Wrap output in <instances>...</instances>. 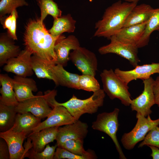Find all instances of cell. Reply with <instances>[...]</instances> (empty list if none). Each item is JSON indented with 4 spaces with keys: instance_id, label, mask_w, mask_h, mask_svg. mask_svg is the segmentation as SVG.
<instances>
[{
    "instance_id": "6da1fadb",
    "label": "cell",
    "mask_w": 159,
    "mask_h": 159,
    "mask_svg": "<svg viewBox=\"0 0 159 159\" xmlns=\"http://www.w3.org/2000/svg\"><path fill=\"white\" fill-rule=\"evenodd\" d=\"M60 36H52L40 18H36L29 20L25 25L24 44L33 54L55 64L57 57L54 47Z\"/></svg>"
},
{
    "instance_id": "7a4b0ae2",
    "label": "cell",
    "mask_w": 159,
    "mask_h": 159,
    "mask_svg": "<svg viewBox=\"0 0 159 159\" xmlns=\"http://www.w3.org/2000/svg\"><path fill=\"white\" fill-rule=\"evenodd\" d=\"M137 4L119 0L108 7L102 19L95 23L94 36L110 39L123 27L127 16Z\"/></svg>"
},
{
    "instance_id": "3957f363",
    "label": "cell",
    "mask_w": 159,
    "mask_h": 159,
    "mask_svg": "<svg viewBox=\"0 0 159 159\" xmlns=\"http://www.w3.org/2000/svg\"><path fill=\"white\" fill-rule=\"evenodd\" d=\"M105 93L103 89H100L86 99H80L73 95L66 102L59 103L56 101L55 104L65 107L77 120L84 114H92L96 112L99 108L103 105Z\"/></svg>"
},
{
    "instance_id": "277c9868",
    "label": "cell",
    "mask_w": 159,
    "mask_h": 159,
    "mask_svg": "<svg viewBox=\"0 0 159 159\" xmlns=\"http://www.w3.org/2000/svg\"><path fill=\"white\" fill-rule=\"evenodd\" d=\"M103 90L112 100L117 98L126 106H130L132 100L128 85L123 82L112 69H104L100 74Z\"/></svg>"
},
{
    "instance_id": "5b68a950",
    "label": "cell",
    "mask_w": 159,
    "mask_h": 159,
    "mask_svg": "<svg viewBox=\"0 0 159 159\" xmlns=\"http://www.w3.org/2000/svg\"><path fill=\"white\" fill-rule=\"evenodd\" d=\"M119 112V109L115 108L112 112L99 114L96 120L92 123V127L94 130L104 132L108 135L114 143L120 158L126 159L116 135L119 126L118 119Z\"/></svg>"
},
{
    "instance_id": "8992f818",
    "label": "cell",
    "mask_w": 159,
    "mask_h": 159,
    "mask_svg": "<svg viewBox=\"0 0 159 159\" xmlns=\"http://www.w3.org/2000/svg\"><path fill=\"white\" fill-rule=\"evenodd\" d=\"M137 123L130 132L123 134L121 141L123 147L126 150L133 149L136 145L143 141L148 133L155 127L159 124V118L152 120L150 115L147 117L137 113Z\"/></svg>"
},
{
    "instance_id": "52a82bcc",
    "label": "cell",
    "mask_w": 159,
    "mask_h": 159,
    "mask_svg": "<svg viewBox=\"0 0 159 159\" xmlns=\"http://www.w3.org/2000/svg\"><path fill=\"white\" fill-rule=\"evenodd\" d=\"M108 44L100 47L98 49L101 54L109 53L116 54L128 60L134 68L140 61L138 56V48L135 45L127 44L117 39L115 35L112 36Z\"/></svg>"
},
{
    "instance_id": "ba28073f",
    "label": "cell",
    "mask_w": 159,
    "mask_h": 159,
    "mask_svg": "<svg viewBox=\"0 0 159 159\" xmlns=\"http://www.w3.org/2000/svg\"><path fill=\"white\" fill-rule=\"evenodd\" d=\"M69 59L82 74L95 76L97 70V60L95 54L86 48L80 47L72 50Z\"/></svg>"
},
{
    "instance_id": "9c48e42d",
    "label": "cell",
    "mask_w": 159,
    "mask_h": 159,
    "mask_svg": "<svg viewBox=\"0 0 159 159\" xmlns=\"http://www.w3.org/2000/svg\"><path fill=\"white\" fill-rule=\"evenodd\" d=\"M155 82L151 77L143 80L144 87L142 92L131 100L130 106L132 111L145 117L151 113V107L155 104L153 90Z\"/></svg>"
},
{
    "instance_id": "30bf717a",
    "label": "cell",
    "mask_w": 159,
    "mask_h": 159,
    "mask_svg": "<svg viewBox=\"0 0 159 159\" xmlns=\"http://www.w3.org/2000/svg\"><path fill=\"white\" fill-rule=\"evenodd\" d=\"M42 92L30 99L19 102L16 106L18 113L30 112L35 116L41 119L47 117L52 109L50 107Z\"/></svg>"
},
{
    "instance_id": "8fae6325",
    "label": "cell",
    "mask_w": 159,
    "mask_h": 159,
    "mask_svg": "<svg viewBox=\"0 0 159 159\" xmlns=\"http://www.w3.org/2000/svg\"><path fill=\"white\" fill-rule=\"evenodd\" d=\"M32 52L25 47L16 57L9 59L3 68V70L16 75L26 77L33 74L32 64Z\"/></svg>"
},
{
    "instance_id": "7c38bea8",
    "label": "cell",
    "mask_w": 159,
    "mask_h": 159,
    "mask_svg": "<svg viewBox=\"0 0 159 159\" xmlns=\"http://www.w3.org/2000/svg\"><path fill=\"white\" fill-rule=\"evenodd\" d=\"M50 114L44 121L33 129V132L39 131L43 129L59 127L70 124L77 120L64 106L55 104Z\"/></svg>"
},
{
    "instance_id": "4fadbf2b",
    "label": "cell",
    "mask_w": 159,
    "mask_h": 159,
    "mask_svg": "<svg viewBox=\"0 0 159 159\" xmlns=\"http://www.w3.org/2000/svg\"><path fill=\"white\" fill-rule=\"evenodd\" d=\"M114 71L121 80L128 85L133 80L140 79L143 80L149 79L154 74H159V63L138 65L133 69L127 71L117 68Z\"/></svg>"
},
{
    "instance_id": "5bb4252c",
    "label": "cell",
    "mask_w": 159,
    "mask_h": 159,
    "mask_svg": "<svg viewBox=\"0 0 159 159\" xmlns=\"http://www.w3.org/2000/svg\"><path fill=\"white\" fill-rule=\"evenodd\" d=\"M28 134L26 132H15L11 128L0 132V138L4 139L8 145L10 159H23L26 158V153L22 144Z\"/></svg>"
},
{
    "instance_id": "9a60e30c",
    "label": "cell",
    "mask_w": 159,
    "mask_h": 159,
    "mask_svg": "<svg viewBox=\"0 0 159 159\" xmlns=\"http://www.w3.org/2000/svg\"><path fill=\"white\" fill-rule=\"evenodd\" d=\"M88 128L87 123L79 120L62 127H59L56 139L57 147L69 140H84L88 133Z\"/></svg>"
},
{
    "instance_id": "2e32d148",
    "label": "cell",
    "mask_w": 159,
    "mask_h": 159,
    "mask_svg": "<svg viewBox=\"0 0 159 159\" xmlns=\"http://www.w3.org/2000/svg\"><path fill=\"white\" fill-rule=\"evenodd\" d=\"M80 47L79 41L74 35H70L66 37L61 35L54 47L57 57L56 64L66 66L69 59L70 51L76 49Z\"/></svg>"
},
{
    "instance_id": "e0dca14e",
    "label": "cell",
    "mask_w": 159,
    "mask_h": 159,
    "mask_svg": "<svg viewBox=\"0 0 159 159\" xmlns=\"http://www.w3.org/2000/svg\"><path fill=\"white\" fill-rule=\"evenodd\" d=\"M13 87L19 102L35 96L32 92L38 90L35 81L32 79L16 75L13 79Z\"/></svg>"
},
{
    "instance_id": "ac0fdd59",
    "label": "cell",
    "mask_w": 159,
    "mask_h": 159,
    "mask_svg": "<svg viewBox=\"0 0 159 159\" xmlns=\"http://www.w3.org/2000/svg\"><path fill=\"white\" fill-rule=\"evenodd\" d=\"M59 127L46 128L29 134L27 137L31 140L33 150L36 152H40L44 150L47 145L56 140Z\"/></svg>"
},
{
    "instance_id": "d6986e66",
    "label": "cell",
    "mask_w": 159,
    "mask_h": 159,
    "mask_svg": "<svg viewBox=\"0 0 159 159\" xmlns=\"http://www.w3.org/2000/svg\"><path fill=\"white\" fill-rule=\"evenodd\" d=\"M7 33L0 35V66L6 64L9 59L17 57L21 52L19 46Z\"/></svg>"
},
{
    "instance_id": "ffe728a7",
    "label": "cell",
    "mask_w": 159,
    "mask_h": 159,
    "mask_svg": "<svg viewBox=\"0 0 159 159\" xmlns=\"http://www.w3.org/2000/svg\"><path fill=\"white\" fill-rule=\"evenodd\" d=\"M59 64H53L52 69L57 86L61 85L69 88L79 90L78 82L80 75L70 73L65 70Z\"/></svg>"
},
{
    "instance_id": "44dd1931",
    "label": "cell",
    "mask_w": 159,
    "mask_h": 159,
    "mask_svg": "<svg viewBox=\"0 0 159 159\" xmlns=\"http://www.w3.org/2000/svg\"><path fill=\"white\" fill-rule=\"evenodd\" d=\"M147 22L122 27L114 35L119 41L137 47L144 31Z\"/></svg>"
},
{
    "instance_id": "7402d4cb",
    "label": "cell",
    "mask_w": 159,
    "mask_h": 159,
    "mask_svg": "<svg viewBox=\"0 0 159 159\" xmlns=\"http://www.w3.org/2000/svg\"><path fill=\"white\" fill-rule=\"evenodd\" d=\"M153 9L148 4L143 3L139 5L137 4L128 15L123 27L147 22L151 16Z\"/></svg>"
},
{
    "instance_id": "603a6c76",
    "label": "cell",
    "mask_w": 159,
    "mask_h": 159,
    "mask_svg": "<svg viewBox=\"0 0 159 159\" xmlns=\"http://www.w3.org/2000/svg\"><path fill=\"white\" fill-rule=\"evenodd\" d=\"M0 102L7 105L16 106L19 103L14 89L13 79L6 74H1Z\"/></svg>"
},
{
    "instance_id": "cb8c5ba5",
    "label": "cell",
    "mask_w": 159,
    "mask_h": 159,
    "mask_svg": "<svg viewBox=\"0 0 159 159\" xmlns=\"http://www.w3.org/2000/svg\"><path fill=\"white\" fill-rule=\"evenodd\" d=\"M41 119L30 112L17 113L15 124L11 129L15 132H26L29 134L41 122Z\"/></svg>"
},
{
    "instance_id": "d4e9b609",
    "label": "cell",
    "mask_w": 159,
    "mask_h": 159,
    "mask_svg": "<svg viewBox=\"0 0 159 159\" xmlns=\"http://www.w3.org/2000/svg\"><path fill=\"white\" fill-rule=\"evenodd\" d=\"M76 23L69 14L61 16L54 19L53 25L48 31L55 37H59L64 32L73 33L75 29Z\"/></svg>"
},
{
    "instance_id": "484cf974",
    "label": "cell",
    "mask_w": 159,
    "mask_h": 159,
    "mask_svg": "<svg viewBox=\"0 0 159 159\" xmlns=\"http://www.w3.org/2000/svg\"><path fill=\"white\" fill-rule=\"evenodd\" d=\"M31 59L32 69L37 77L52 80L55 84V78L52 69V65L55 64H52L35 54L32 56Z\"/></svg>"
},
{
    "instance_id": "4316f807",
    "label": "cell",
    "mask_w": 159,
    "mask_h": 159,
    "mask_svg": "<svg viewBox=\"0 0 159 159\" xmlns=\"http://www.w3.org/2000/svg\"><path fill=\"white\" fill-rule=\"evenodd\" d=\"M159 31V8L154 9L147 21L143 34L137 45L138 48L148 45L150 35L154 31Z\"/></svg>"
},
{
    "instance_id": "83f0119b",
    "label": "cell",
    "mask_w": 159,
    "mask_h": 159,
    "mask_svg": "<svg viewBox=\"0 0 159 159\" xmlns=\"http://www.w3.org/2000/svg\"><path fill=\"white\" fill-rule=\"evenodd\" d=\"M17 112L16 106L7 105L0 102V131L4 132L14 125Z\"/></svg>"
},
{
    "instance_id": "f1b7e54d",
    "label": "cell",
    "mask_w": 159,
    "mask_h": 159,
    "mask_svg": "<svg viewBox=\"0 0 159 159\" xmlns=\"http://www.w3.org/2000/svg\"><path fill=\"white\" fill-rule=\"evenodd\" d=\"M84 140L71 139L67 140L59 147L63 148L73 153L89 157L90 159H96L97 157L94 152L91 150H85L83 146Z\"/></svg>"
},
{
    "instance_id": "f546056e",
    "label": "cell",
    "mask_w": 159,
    "mask_h": 159,
    "mask_svg": "<svg viewBox=\"0 0 159 159\" xmlns=\"http://www.w3.org/2000/svg\"><path fill=\"white\" fill-rule=\"evenodd\" d=\"M40 10V21L43 22L48 15L54 19L62 16V11L53 0H36Z\"/></svg>"
},
{
    "instance_id": "4dcf8cb0",
    "label": "cell",
    "mask_w": 159,
    "mask_h": 159,
    "mask_svg": "<svg viewBox=\"0 0 159 159\" xmlns=\"http://www.w3.org/2000/svg\"><path fill=\"white\" fill-rule=\"evenodd\" d=\"M79 90L94 92L100 88V84L95 76L88 74L80 75Z\"/></svg>"
},
{
    "instance_id": "1f68e13d",
    "label": "cell",
    "mask_w": 159,
    "mask_h": 159,
    "mask_svg": "<svg viewBox=\"0 0 159 159\" xmlns=\"http://www.w3.org/2000/svg\"><path fill=\"white\" fill-rule=\"evenodd\" d=\"M28 5L26 0H0V18L10 14L18 7Z\"/></svg>"
},
{
    "instance_id": "d6a6232c",
    "label": "cell",
    "mask_w": 159,
    "mask_h": 159,
    "mask_svg": "<svg viewBox=\"0 0 159 159\" xmlns=\"http://www.w3.org/2000/svg\"><path fill=\"white\" fill-rule=\"evenodd\" d=\"M57 147V143L52 146L48 144L46 145L44 150L40 152L35 151L32 148L27 151L26 157L31 159H54Z\"/></svg>"
},
{
    "instance_id": "836d02e7",
    "label": "cell",
    "mask_w": 159,
    "mask_h": 159,
    "mask_svg": "<svg viewBox=\"0 0 159 159\" xmlns=\"http://www.w3.org/2000/svg\"><path fill=\"white\" fill-rule=\"evenodd\" d=\"M151 145L159 148V126H157L150 130L144 140L138 145V148Z\"/></svg>"
},
{
    "instance_id": "e575fe53",
    "label": "cell",
    "mask_w": 159,
    "mask_h": 159,
    "mask_svg": "<svg viewBox=\"0 0 159 159\" xmlns=\"http://www.w3.org/2000/svg\"><path fill=\"white\" fill-rule=\"evenodd\" d=\"M90 159L88 156L73 153L63 148L57 147L56 150L54 159Z\"/></svg>"
},
{
    "instance_id": "d590c367",
    "label": "cell",
    "mask_w": 159,
    "mask_h": 159,
    "mask_svg": "<svg viewBox=\"0 0 159 159\" xmlns=\"http://www.w3.org/2000/svg\"><path fill=\"white\" fill-rule=\"evenodd\" d=\"M18 12L16 9L14 10L8 16H5L0 18L1 24L4 29H9L11 26L14 18L16 16H18Z\"/></svg>"
},
{
    "instance_id": "8d00e7d4",
    "label": "cell",
    "mask_w": 159,
    "mask_h": 159,
    "mask_svg": "<svg viewBox=\"0 0 159 159\" xmlns=\"http://www.w3.org/2000/svg\"><path fill=\"white\" fill-rule=\"evenodd\" d=\"M10 159V153L7 144L3 138L0 139V159Z\"/></svg>"
},
{
    "instance_id": "74e56055",
    "label": "cell",
    "mask_w": 159,
    "mask_h": 159,
    "mask_svg": "<svg viewBox=\"0 0 159 159\" xmlns=\"http://www.w3.org/2000/svg\"><path fill=\"white\" fill-rule=\"evenodd\" d=\"M155 104L159 107V83L155 80L153 87Z\"/></svg>"
},
{
    "instance_id": "f35d334b",
    "label": "cell",
    "mask_w": 159,
    "mask_h": 159,
    "mask_svg": "<svg viewBox=\"0 0 159 159\" xmlns=\"http://www.w3.org/2000/svg\"><path fill=\"white\" fill-rule=\"evenodd\" d=\"M152 151L150 156L153 159H159V148L156 147L148 145Z\"/></svg>"
},
{
    "instance_id": "ab89813d",
    "label": "cell",
    "mask_w": 159,
    "mask_h": 159,
    "mask_svg": "<svg viewBox=\"0 0 159 159\" xmlns=\"http://www.w3.org/2000/svg\"><path fill=\"white\" fill-rule=\"evenodd\" d=\"M125 2H129V3H137L138 2L141 0H123Z\"/></svg>"
},
{
    "instance_id": "60d3db41",
    "label": "cell",
    "mask_w": 159,
    "mask_h": 159,
    "mask_svg": "<svg viewBox=\"0 0 159 159\" xmlns=\"http://www.w3.org/2000/svg\"><path fill=\"white\" fill-rule=\"evenodd\" d=\"M155 80L157 82L159 83V75L157 77Z\"/></svg>"
},
{
    "instance_id": "b9f144b4",
    "label": "cell",
    "mask_w": 159,
    "mask_h": 159,
    "mask_svg": "<svg viewBox=\"0 0 159 159\" xmlns=\"http://www.w3.org/2000/svg\"><path fill=\"white\" fill-rule=\"evenodd\" d=\"M158 126H159V125H158Z\"/></svg>"
},
{
    "instance_id": "7bdbcfd3",
    "label": "cell",
    "mask_w": 159,
    "mask_h": 159,
    "mask_svg": "<svg viewBox=\"0 0 159 159\" xmlns=\"http://www.w3.org/2000/svg\"></svg>"
},
{
    "instance_id": "ee69618b",
    "label": "cell",
    "mask_w": 159,
    "mask_h": 159,
    "mask_svg": "<svg viewBox=\"0 0 159 159\" xmlns=\"http://www.w3.org/2000/svg\"></svg>"
}]
</instances>
